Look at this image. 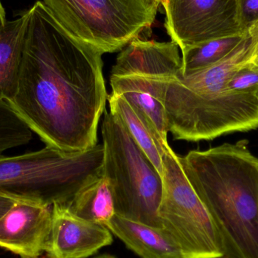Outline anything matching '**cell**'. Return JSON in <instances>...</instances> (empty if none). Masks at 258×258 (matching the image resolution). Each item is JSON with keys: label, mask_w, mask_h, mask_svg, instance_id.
I'll return each instance as SVG.
<instances>
[{"label": "cell", "mask_w": 258, "mask_h": 258, "mask_svg": "<svg viewBox=\"0 0 258 258\" xmlns=\"http://www.w3.org/2000/svg\"><path fill=\"white\" fill-rule=\"evenodd\" d=\"M33 132L7 101H0V155L11 149L25 145Z\"/></svg>", "instance_id": "ac0fdd59"}, {"label": "cell", "mask_w": 258, "mask_h": 258, "mask_svg": "<svg viewBox=\"0 0 258 258\" xmlns=\"http://www.w3.org/2000/svg\"><path fill=\"white\" fill-rule=\"evenodd\" d=\"M249 34L225 58L187 76L165 79L161 92L174 140L198 142L258 128V98L230 90L232 74L249 60Z\"/></svg>", "instance_id": "3957f363"}, {"label": "cell", "mask_w": 258, "mask_h": 258, "mask_svg": "<svg viewBox=\"0 0 258 258\" xmlns=\"http://www.w3.org/2000/svg\"><path fill=\"white\" fill-rule=\"evenodd\" d=\"M6 22L7 21L6 18V12H5L4 8H3L1 0H0V28H2Z\"/></svg>", "instance_id": "603a6c76"}, {"label": "cell", "mask_w": 258, "mask_h": 258, "mask_svg": "<svg viewBox=\"0 0 258 258\" xmlns=\"http://www.w3.org/2000/svg\"><path fill=\"white\" fill-rule=\"evenodd\" d=\"M248 33L251 40V55L248 60L249 61L258 55V21L248 29Z\"/></svg>", "instance_id": "44dd1931"}, {"label": "cell", "mask_w": 258, "mask_h": 258, "mask_svg": "<svg viewBox=\"0 0 258 258\" xmlns=\"http://www.w3.org/2000/svg\"><path fill=\"white\" fill-rule=\"evenodd\" d=\"M28 12L18 89L9 104L45 143L66 153L98 144L108 95L103 53L37 1Z\"/></svg>", "instance_id": "6da1fadb"}, {"label": "cell", "mask_w": 258, "mask_h": 258, "mask_svg": "<svg viewBox=\"0 0 258 258\" xmlns=\"http://www.w3.org/2000/svg\"><path fill=\"white\" fill-rule=\"evenodd\" d=\"M110 112L116 115L140 148L151 161L162 177V157L170 147L164 142L148 118L139 109L132 105L122 95L112 93L107 97Z\"/></svg>", "instance_id": "5bb4252c"}, {"label": "cell", "mask_w": 258, "mask_h": 258, "mask_svg": "<svg viewBox=\"0 0 258 258\" xmlns=\"http://www.w3.org/2000/svg\"><path fill=\"white\" fill-rule=\"evenodd\" d=\"M248 63H254V64L257 65L258 66V55L257 57H254V58L250 60L249 61H248Z\"/></svg>", "instance_id": "484cf974"}, {"label": "cell", "mask_w": 258, "mask_h": 258, "mask_svg": "<svg viewBox=\"0 0 258 258\" xmlns=\"http://www.w3.org/2000/svg\"><path fill=\"white\" fill-rule=\"evenodd\" d=\"M103 162V144L78 153L45 146L18 156L0 155V197L45 206L68 205L102 173Z\"/></svg>", "instance_id": "277c9868"}, {"label": "cell", "mask_w": 258, "mask_h": 258, "mask_svg": "<svg viewBox=\"0 0 258 258\" xmlns=\"http://www.w3.org/2000/svg\"><path fill=\"white\" fill-rule=\"evenodd\" d=\"M218 258H236V257H233V255H231V254H228V253H226V254H224V256H222V257H218Z\"/></svg>", "instance_id": "4316f807"}, {"label": "cell", "mask_w": 258, "mask_h": 258, "mask_svg": "<svg viewBox=\"0 0 258 258\" xmlns=\"http://www.w3.org/2000/svg\"><path fill=\"white\" fill-rule=\"evenodd\" d=\"M105 227L141 258H183L162 229L115 215Z\"/></svg>", "instance_id": "4fadbf2b"}, {"label": "cell", "mask_w": 258, "mask_h": 258, "mask_svg": "<svg viewBox=\"0 0 258 258\" xmlns=\"http://www.w3.org/2000/svg\"><path fill=\"white\" fill-rule=\"evenodd\" d=\"M93 258H116L114 256L111 255V254H101V255L96 256V257Z\"/></svg>", "instance_id": "d4e9b609"}, {"label": "cell", "mask_w": 258, "mask_h": 258, "mask_svg": "<svg viewBox=\"0 0 258 258\" xmlns=\"http://www.w3.org/2000/svg\"><path fill=\"white\" fill-rule=\"evenodd\" d=\"M113 240L105 226L79 218L67 205L51 206V233L45 251L50 258H88Z\"/></svg>", "instance_id": "9c48e42d"}, {"label": "cell", "mask_w": 258, "mask_h": 258, "mask_svg": "<svg viewBox=\"0 0 258 258\" xmlns=\"http://www.w3.org/2000/svg\"><path fill=\"white\" fill-rule=\"evenodd\" d=\"M179 48L173 41L160 42L137 38L121 50L110 77H174L182 68Z\"/></svg>", "instance_id": "8fae6325"}, {"label": "cell", "mask_w": 258, "mask_h": 258, "mask_svg": "<svg viewBox=\"0 0 258 258\" xmlns=\"http://www.w3.org/2000/svg\"><path fill=\"white\" fill-rule=\"evenodd\" d=\"M167 33L180 51L208 41L240 36L237 0H165Z\"/></svg>", "instance_id": "ba28073f"}, {"label": "cell", "mask_w": 258, "mask_h": 258, "mask_svg": "<svg viewBox=\"0 0 258 258\" xmlns=\"http://www.w3.org/2000/svg\"><path fill=\"white\" fill-rule=\"evenodd\" d=\"M230 90L258 98V66L246 63L238 68L227 82Z\"/></svg>", "instance_id": "d6986e66"}, {"label": "cell", "mask_w": 258, "mask_h": 258, "mask_svg": "<svg viewBox=\"0 0 258 258\" xmlns=\"http://www.w3.org/2000/svg\"><path fill=\"white\" fill-rule=\"evenodd\" d=\"M51 226V206L15 202L0 218V247L22 257L46 251Z\"/></svg>", "instance_id": "30bf717a"}, {"label": "cell", "mask_w": 258, "mask_h": 258, "mask_svg": "<svg viewBox=\"0 0 258 258\" xmlns=\"http://www.w3.org/2000/svg\"><path fill=\"white\" fill-rule=\"evenodd\" d=\"M238 15L242 29H248L258 21V0H237Z\"/></svg>", "instance_id": "ffe728a7"}, {"label": "cell", "mask_w": 258, "mask_h": 258, "mask_svg": "<svg viewBox=\"0 0 258 258\" xmlns=\"http://www.w3.org/2000/svg\"><path fill=\"white\" fill-rule=\"evenodd\" d=\"M28 12L0 28V101H12L18 89Z\"/></svg>", "instance_id": "9a60e30c"}, {"label": "cell", "mask_w": 258, "mask_h": 258, "mask_svg": "<svg viewBox=\"0 0 258 258\" xmlns=\"http://www.w3.org/2000/svg\"><path fill=\"white\" fill-rule=\"evenodd\" d=\"M167 77L141 75L110 77L112 93L122 95L132 105L141 110L157 131L164 142L168 143L166 113L161 101L164 80Z\"/></svg>", "instance_id": "7c38bea8"}, {"label": "cell", "mask_w": 258, "mask_h": 258, "mask_svg": "<svg viewBox=\"0 0 258 258\" xmlns=\"http://www.w3.org/2000/svg\"><path fill=\"white\" fill-rule=\"evenodd\" d=\"M151 3H153L156 7L159 8V5H162L165 0H150Z\"/></svg>", "instance_id": "cb8c5ba5"}, {"label": "cell", "mask_w": 258, "mask_h": 258, "mask_svg": "<svg viewBox=\"0 0 258 258\" xmlns=\"http://www.w3.org/2000/svg\"><path fill=\"white\" fill-rule=\"evenodd\" d=\"M248 140L179 156L228 254L258 258V158Z\"/></svg>", "instance_id": "7a4b0ae2"}, {"label": "cell", "mask_w": 258, "mask_h": 258, "mask_svg": "<svg viewBox=\"0 0 258 258\" xmlns=\"http://www.w3.org/2000/svg\"><path fill=\"white\" fill-rule=\"evenodd\" d=\"M101 133L102 171L111 185L116 215L162 229L158 216L162 195V176L122 121L107 110Z\"/></svg>", "instance_id": "5b68a950"}, {"label": "cell", "mask_w": 258, "mask_h": 258, "mask_svg": "<svg viewBox=\"0 0 258 258\" xmlns=\"http://www.w3.org/2000/svg\"><path fill=\"white\" fill-rule=\"evenodd\" d=\"M67 206L79 218L101 225L105 226L116 215L111 185L103 171L84 185Z\"/></svg>", "instance_id": "2e32d148"}, {"label": "cell", "mask_w": 258, "mask_h": 258, "mask_svg": "<svg viewBox=\"0 0 258 258\" xmlns=\"http://www.w3.org/2000/svg\"><path fill=\"white\" fill-rule=\"evenodd\" d=\"M247 35L248 32L240 36L214 39L183 48L180 74L187 76L221 61L240 45Z\"/></svg>", "instance_id": "e0dca14e"}, {"label": "cell", "mask_w": 258, "mask_h": 258, "mask_svg": "<svg viewBox=\"0 0 258 258\" xmlns=\"http://www.w3.org/2000/svg\"><path fill=\"white\" fill-rule=\"evenodd\" d=\"M73 36L104 53L121 51L150 30L156 7L150 0H42Z\"/></svg>", "instance_id": "8992f818"}, {"label": "cell", "mask_w": 258, "mask_h": 258, "mask_svg": "<svg viewBox=\"0 0 258 258\" xmlns=\"http://www.w3.org/2000/svg\"><path fill=\"white\" fill-rule=\"evenodd\" d=\"M15 202L16 201L11 199L0 197V218L11 209Z\"/></svg>", "instance_id": "7402d4cb"}, {"label": "cell", "mask_w": 258, "mask_h": 258, "mask_svg": "<svg viewBox=\"0 0 258 258\" xmlns=\"http://www.w3.org/2000/svg\"><path fill=\"white\" fill-rule=\"evenodd\" d=\"M162 195L158 216L183 258H218L227 252L222 235L192 188L178 155L171 147L162 157Z\"/></svg>", "instance_id": "52a82bcc"}, {"label": "cell", "mask_w": 258, "mask_h": 258, "mask_svg": "<svg viewBox=\"0 0 258 258\" xmlns=\"http://www.w3.org/2000/svg\"><path fill=\"white\" fill-rule=\"evenodd\" d=\"M22 258H39V257H22Z\"/></svg>", "instance_id": "83f0119b"}]
</instances>
